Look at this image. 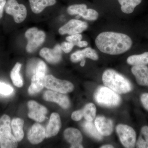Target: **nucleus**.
Returning a JSON list of instances; mask_svg holds the SVG:
<instances>
[{"instance_id": "nucleus-29", "label": "nucleus", "mask_w": 148, "mask_h": 148, "mask_svg": "<svg viewBox=\"0 0 148 148\" xmlns=\"http://www.w3.org/2000/svg\"><path fill=\"white\" fill-rule=\"evenodd\" d=\"M40 60L38 59H33L29 61L27 69V74L29 76L32 77L34 75Z\"/></svg>"}, {"instance_id": "nucleus-27", "label": "nucleus", "mask_w": 148, "mask_h": 148, "mask_svg": "<svg viewBox=\"0 0 148 148\" xmlns=\"http://www.w3.org/2000/svg\"><path fill=\"white\" fill-rule=\"evenodd\" d=\"M82 110L83 117L87 121H92L95 119L96 108L93 103H88Z\"/></svg>"}, {"instance_id": "nucleus-12", "label": "nucleus", "mask_w": 148, "mask_h": 148, "mask_svg": "<svg viewBox=\"0 0 148 148\" xmlns=\"http://www.w3.org/2000/svg\"><path fill=\"white\" fill-rule=\"evenodd\" d=\"M62 50L61 46L57 45L53 49L43 48L40 51V55L48 63L57 64L61 61L62 58Z\"/></svg>"}, {"instance_id": "nucleus-1", "label": "nucleus", "mask_w": 148, "mask_h": 148, "mask_svg": "<svg viewBox=\"0 0 148 148\" xmlns=\"http://www.w3.org/2000/svg\"><path fill=\"white\" fill-rule=\"evenodd\" d=\"M95 45L101 52L118 55L130 49L132 40L127 35L114 32H104L96 37Z\"/></svg>"}, {"instance_id": "nucleus-15", "label": "nucleus", "mask_w": 148, "mask_h": 148, "mask_svg": "<svg viewBox=\"0 0 148 148\" xmlns=\"http://www.w3.org/2000/svg\"><path fill=\"white\" fill-rule=\"evenodd\" d=\"M95 125L102 136H109L113 130V123L112 120L103 116H98L95 121Z\"/></svg>"}, {"instance_id": "nucleus-31", "label": "nucleus", "mask_w": 148, "mask_h": 148, "mask_svg": "<svg viewBox=\"0 0 148 148\" xmlns=\"http://www.w3.org/2000/svg\"><path fill=\"white\" fill-rule=\"evenodd\" d=\"M14 89L11 86L4 83L0 82V94L3 95H8L13 92Z\"/></svg>"}, {"instance_id": "nucleus-22", "label": "nucleus", "mask_w": 148, "mask_h": 148, "mask_svg": "<svg viewBox=\"0 0 148 148\" xmlns=\"http://www.w3.org/2000/svg\"><path fill=\"white\" fill-rule=\"evenodd\" d=\"M127 64L131 66L148 65V52L130 56L127 59Z\"/></svg>"}, {"instance_id": "nucleus-36", "label": "nucleus", "mask_w": 148, "mask_h": 148, "mask_svg": "<svg viewBox=\"0 0 148 148\" xmlns=\"http://www.w3.org/2000/svg\"><path fill=\"white\" fill-rule=\"evenodd\" d=\"M6 1V0H0V19L2 17L3 11Z\"/></svg>"}, {"instance_id": "nucleus-2", "label": "nucleus", "mask_w": 148, "mask_h": 148, "mask_svg": "<svg viewBox=\"0 0 148 148\" xmlns=\"http://www.w3.org/2000/svg\"><path fill=\"white\" fill-rule=\"evenodd\" d=\"M102 80L105 86L119 94L127 93L132 89V85L128 79L112 69L105 71Z\"/></svg>"}, {"instance_id": "nucleus-9", "label": "nucleus", "mask_w": 148, "mask_h": 148, "mask_svg": "<svg viewBox=\"0 0 148 148\" xmlns=\"http://www.w3.org/2000/svg\"><path fill=\"white\" fill-rule=\"evenodd\" d=\"M88 25L85 21L77 19L70 20L58 30L60 34L72 35L80 34L87 29Z\"/></svg>"}, {"instance_id": "nucleus-13", "label": "nucleus", "mask_w": 148, "mask_h": 148, "mask_svg": "<svg viewBox=\"0 0 148 148\" xmlns=\"http://www.w3.org/2000/svg\"><path fill=\"white\" fill-rule=\"evenodd\" d=\"M27 136L32 144H39L46 138L45 129L39 123H35L29 130Z\"/></svg>"}, {"instance_id": "nucleus-20", "label": "nucleus", "mask_w": 148, "mask_h": 148, "mask_svg": "<svg viewBox=\"0 0 148 148\" xmlns=\"http://www.w3.org/2000/svg\"><path fill=\"white\" fill-rule=\"evenodd\" d=\"M32 11L34 13H40L47 7L54 5L56 0H29Z\"/></svg>"}, {"instance_id": "nucleus-24", "label": "nucleus", "mask_w": 148, "mask_h": 148, "mask_svg": "<svg viewBox=\"0 0 148 148\" xmlns=\"http://www.w3.org/2000/svg\"><path fill=\"white\" fill-rule=\"evenodd\" d=\"M21 64L16 63L10 73V77L13 84L17 87H21L23 85V81L20 74Z\"/></svg>"}, {"instance_id": "nucleus-8", "label": "nucleus", "mask_w": 148, "mask_h": 148, "mask_svg": "<svg viewBox=\"0 0 148 148\" xmlns=\"http://www.w3.org/2000/svg\"><path fill=\"white\" fill-rule=\"evenodd\" d=\"M6 12L13 16L16 23H20L27 17V10L24 5L19 4L16 0H7L5 5Z\"/></svg>"}, {"instance_id": "nucleus-7", "label": "nucleus", "mask_w": 148, "mask_h": 148, "mask_svg": "<svg viewBox=\"0 0 148 148\" xmlns=\"http://www.w3.org/2000/svg\"><path fill=\"white\" fill-rule=\"evenodd\" d=\"M45 87L48 89L61 93H69L73 90V84L66 80L58 79L51 75L46 76Z\"/></svg>"}, {"instance_id": "nucleus-26", "label": "nucleus", "mask_w": 148, "mask_h": 148, "mask_svg": "<svg viewBox=\"0 0 148 148\" xmlns=\"http://www.w3.org/2000/svg\"><path fill=\"white\" fill-rule=\"evenodd\" d=\"M136 147L138 148H148V126H143L141 128L140 135L136 143Z\"/></svg>"}, {"instance_id": "nucleus-25", "label": "nucleus", "mask_w": 148, "mask_h": 148, "mask_svg": "<svg viewBox=\"0 0 148 148\" xmlns=\"http://www.w3.org/2000/svg\"><path fill=\"white\" fill-rule=\"evenodd\" d=\"M92 121L84 122L83 124V127L85 132L89 135L98 140H101L103 139L102 135L98 132L95 125L93 124Z\"/></svg>"}, {"instance_id": "nucleus-32", "label": "nucleus", "mask_w": 148, "mask_h": 148, "mask_svg": "<svg viewBox=\"0 0 148 148\" xmlns=\"http://www.w3.org/2000/svg\"><path fill=\"white\" fill-rule=\"evenodd\" d=\"M82 38V35L80 34H77L70 35L66 38V40L67 41L73 44L74 45L77 46L79 43L81 41Z\"/></svg>"}, {"instance_id": "nucleus-10", "label": "nucleus", "mask_w": 148, "mask_h": 148, "mask_svg": "<svg viewBox=\"0 0 148 148\" xmlns=\"http://www.w3.org/2000/svg\"><path fill=\"white\" fill-rule=\"evenodd\" d=\"M29 112L28 116L31 119L38 122L45 120L47 110L44 106L40 105L34 101H29L28 103Z\"/></svg>"}, {"instance_id": "nucleus-35", "label": "nucleus", "mask_w": 148, "mask_h": 148, "mask_svg": "<svg viewBox=\"0 0 148 148\" xmlns=\"http://www.w3.org/2000/svg\"><path fill=\"white\" fill-rule=\"evenodd\" d=\"M83 115L82 110L75 111L72 114L71 118L73 120L75 121H79L82 118Z\"/></svg>"}, {"instance_id": "nucleus-30", "label": "nucleus", "mask_w": 148, "mask_h": 148, "mask_svg": "<svg viewBox=\"0 0 148 148\" xmlns=\"http://www.w3.org/2000/svg\"><path fill=\"white\" fill-rule=\"evenodd\" d=\"M82 17L86 20L94 21L98 18V13L95 10L87 9L82 15Z\"/></svg>"}, {"instance_id": "nucleus-39", "label": "nucleus", "mask_w": 148, "mask_h": 148, "mask_svg": "<svg viewBox=\"0 0 148 148\" xmlns=\"http://www.w3.org/2000/svg\"><path fill=\"white\" fill-rule=\"evenodd\" d=\"M86 61L85 59H83L81 61L80 66L82 67H84V66L85 64Z\"/></svg>"}, {"instance_id": "nucleus-17", "label": "nucleus", "mask_w": 148, "mask_h": 148, "mask_svg": "<svg viewBox=\"0 0 148 148\" xmlns=\"http://www.w3.org/2000/svg\"><path fill=\"white\" fill-rule=\"evenodd\" d=\"M85 58H90L97 61L99 56L97 52L91 47L86 48L82 50H78L72 53L71 56V61L73 63L81 61Z\"/></svg>"}, {"instance_id": "nucleus-16", "label": "nucleus", "mask_w": 148, "mask_h": 148, "mask_svg": "<svg viewBox=\"0 0 148 148\" xmlns=\"http://www.w3.org/2000/svg\"><path fill=\"white\" fill-rule=\"evenodd\" d=\"M46 73L38 72L32 76V83L28 92L31 95H34L40 92L45 86Z\"/></svg>"}, {"instance_id": "nucleus-28", "label": "nucleus", "mask_w": 148, "mask_h": 148, "mask_svg": "<svg viewBox=\"0 0 148 148\" xmlns=\"http://www.w3.org/2000/svg\"><path fill=\"white\" fill-rule=\"evenodd\" d=\"M87 9L85 4H75L69 6L67 9L68 13L70 15H77V18L82 17V15Z\"/></svg>"}, {"instance_id": "nucleus-34", "label": "nucleus", "mask_w": 148, "mask_h": 148, "mask_svg": "<svg viewBox=\"0 0 148 148\" xmlns=\"http://www.w3.org/2000/svg\"><path fill=\"white\" fill-rule=\"evenodd\" d=\"M140 100L144 108L148 111V93H143L140 97Z\"/></svg>"}, {"instance_id": "nucleus-18", "label": "nucleus", "mask_w": 148, "mask_h": 148, "mask_svg": "<svg viewBox=\"0 0 148 148\" xmlns=\"http://www.w3.org/2000/svg\"><path fill=\"white\" fill-rule=\"evenodd\" d=\"M61 123L60 116L57 113H53L46 130V138L53 137L58 134L61 127Z\"/></svg>"}, {"instance_id": "nucleus-11", "label": "nucleus", "mask_w": 148, "mask_h": 148, "mask_svg": "<svg viewBox=\"0 0 148 148\" xmlns=\"http://www.w3.org/2000/svg\"><path fill=\"white\" fill-rule=\"evenodd\" d=\"M43 98L46 101L54 102L61 108L67 109L70 106V101L67 95L64 93L53 90H47L44 93Z\"/></svg>"}, {"instance_id": "nucleus-33", "label": "nucleus", "mask_w": 148, "mask_h": 148, "mask_svg": "<svg viewBox=\"0 0 148 148\" xmlns=\"http://www.w3.org/2000/svg\"><path fill=\"white\" fill-rule=\"evenodd\" d=\"M74 44L71 42H64L61 44V47L62 50L65 53H69L71 52L74 46Z\"/></svg>"}, {"instance_id": "nucleus-19", "label": "nucleus", "mask_w": 148, "mask_h": 148, "mask_svg": "<svg viewBox=\"0 0 148 148\" xmlns=\"http://www.w3.org/2000/svg\"><path fill=\"white\" fill-rule=\"evenodd\" d=\"M131 72L137 83L141 86H148V67L146 65L133 66Z\"/></svg>"}, {"instance_id": "nucleus-23", "label": "nucleus", "mask_w": 148, "mask_h": 148, "mask_svg": "<svg viewBox=\"0 0 148 148\" xmlns=\"http://www.w3.org/2000/svg\"><path fill=\"white\" fill-rule=\"evenodd\" d=\"M121 6V10L123 13L130 14L134 11L137 6L140 5L142 0H118Z\"/></svg>"}, {"instance_id": "nucleus-37", "label": "nucleus", "mask_w": 148, "mask_h": 148, "mask_svg": "<svg viewBox=\"0 0 148 148\" xmlns=\"http://www.w3.org/2000/svg\"><path fill=\"white\" fill-rule=\"evenodd\" d=\"M88 42L85 41H81L77 46L80 47H86L88 45Z\"/></svg>"}, {"instance_id": "nucleus-21", "label": "nucleus", "mask_w": 148, "mask_h": 148, "mask_svg": "<svg viewBox=\"0 0 148 148\" xmlns=\"http://www.w3.org/2000/svg\"><path fill=\"white\" fill-rule=\"evenodd\" d=\"M24 120L18 118L14 119L12 121L11 126L14 135L17 142H20L24 138Z\"/></svg>"}, {"instance_id": "nucleus-4", "label": "nucleus", "mask_w": 148, "mask_h": 148, "mask_svg": "<svg viewBox=\"0 0 148 148\" xmlns=\"http://www.w3.org/2000/svg\"><path fill=\"white\" fill-rule=\"evenodd\" d=\"M10 118L4 114L0 118V147L15 148L18 146L17 140L12 134Z\"/></svg>"}, {"instance_id": "nucleus-3", "label": "nucleus", "mask_w": 148, "mask_h": 148, "mask_svg": "<svg viewBox=\"0 0 148 148\" xmlns=\"http://www.w3.org/2000/svg\"><path fill=\"white\" fill-rule=\"evenodd\" d=\"M94 98L99 105L108 108L119 106L121 101L117 93L106 86H100L94 93Z\"/></svg>"}, {"instance_id": "nucleus-5", "label": "nucleus", "mask_w": 148, "mask_h": 148, "mask_svg": "<svg viewBox=\"0 0 148 148\" xmlns=\"http://www.w3.org/2000/svg\"><path fill=\"white\" fill-rule=\"evenodd\" d=\"M25 35L28 40L26 49L29 53H32L36 50L42 44L45 39V33L38 30L36 27L28 29Z\"/></svg>"}, {"instance_id": "nucleus-14", "label": "nucleus", "mask_w": 148, "mask_h": 148, "mask_svg": "<svg viewBox=\"0 0 148 148\" xmlns=\"http://www.w3.org/2000/svg\"><path fill=\"white\" fill-rule=\"evenodd\" d=\"M65 140L70 143L71 148H83L81 143L82 141V136L78 130L70 127L67 128L64 132Z\"/></svg>"}, {"instance_id": "nucleus-38", "label": "nucleus", "mask_w": 148, "mask_h": 148, "mask_svg": "<svg viewBox=\"0 0 148 148\" xmlns=\"http://www.w3.org/2000/svg\"><path fill=\"white\" fill-rule=\"evenodd\" d=\"M101 148H114L113 146L110 145H106L101 146Z\"/></svg>"}, {"instance_id": "nucleus-6", "label": "nucleus", "mask_w": 148, "mask_h": 148, "mask_svg": "<svg viewBox=\"0 0 148 148\" xmlns=\"http://www.w3.org/2000/svg\"><path fill=\"white\" fill-rule=\"evenodd\" d=\"M116 131L121 143L125 147H135L136 143V133L132 127L126 125L119 124Z\"/></svg>"}]
</instances>
